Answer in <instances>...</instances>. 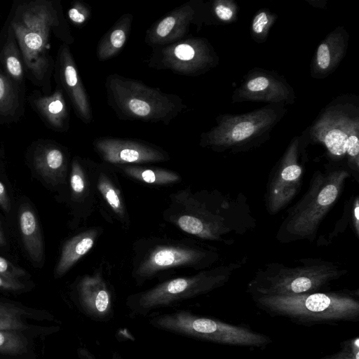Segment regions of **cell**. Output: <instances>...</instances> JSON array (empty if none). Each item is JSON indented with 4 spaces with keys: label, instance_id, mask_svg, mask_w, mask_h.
I'll use <instances>...</instances> for the list:
<instances>
[{
    "label": "cell",
    "instance_id": "cell-15",
    "mask_svg": "<svg viewBox=\"0 0 359 359\" xmlns=\"http://www.w3.org/2000/svg\"><path fill=\"white\" fill-rule=\"evenodd\" d=\"M194 6L190 3L175 8L147 30L145 42L156 48L184 39L194 19Z\"/></svg>",
    "mask_w": 359,
    "mask_h": 359
},
{
    "label": "cell",
    "instance_id": "cell-13",
    "mask_svg": "<svg viewBox=\"0 0 359 359\" xmlns=\"http://www.w3.org/2000/svg\"><path fill=\"white\" fill-rule=\"evenodd\" d=\"M303 175V168L298 163L296 156L288 154L270 175L266 192L269 213H278L294 198L300 189Z\"/></svg>",
    "mask_w": 359,
    "mask_h": 359
},
{
    "label": "cell",
    "instance_id": "cell-21",
    "mask_svg": "<svg viewBox=\"0 0 359 359\" xmlns=\"http://www.w3.org/2000/svg\"><path fill=\"white\" fill-rule=\"evenodd\" d=\"M133 15L125 13L108 29L99 41L96 55L103 62L117 55L127 42L133 25Z\"/></svg>",
    "mask_w": 359,
    "mask_h": 359
},
{
    "label": "cell",
    "instance_id": "cell-5",
    "mask_svg": "<svg viewBox=\"0 0 359 359\" xmlns=\"http://www.w3.org/2000/svg\"><path fill=\"white\" fill-rule=\"evenodd\" d=\"M351 174L343 169L313 174L306 192L288 210L276 236L282 243L312 241Z\"/></svg>",
    "mask_w": 359,
    "mask_h": 359
},
{
    "label": "cell",
    "instance_id": "cell-27",
    "mask_svg": "<svg viewBox=\"0 0 359 359\" xmlns=\"http://www.w3.org/2000/svg\"><path fill=\"white\" fill-rule=\"evenodd\" d=\"M17 95L10 79L0 72V113L10 114L17 107Z\"/></svg>",
    "mask_w": 359,
    "mask_h": 359
},
{
    "label": "cell",
    "instance_id": "cell-2",
    "mask_svg": "<svg viewBox=\"0 0 359 359\" xmlns=\"http://www.w3.org/2000/svg\"><path fill=\"white\" fill-rule=\"evenodd\" d=\"M133 255L131 275L138 285L177 269H210L219 259L217 249L197 240L157 236L136 240Z\"/></svg>",
    "mask_w": 359,
    "mask_h": 359
},
{
    "label": "cell",
    "instance_id": "cell-9",
    "mask_svg": "<svg viewBox=\"0 0 359 359\" xmlns=\"http://www.w3.org/2000/svg\"><path fill=\"white\" fill-rule=\"evenodd\" d=\"M57 11L50 2L37 1L20 6L11 22L24 62L38 79H42L49 66L47 53L49 34L59 25Z\"/></svg>",
    "mask_w": 359,
    "mask_h": 359
},
{
    "label": "cell",
    "instance_id": "cell-16",
    "mask_svg": "<svg viewBox=\"0 0 359 359\" xmlns=\"http://www.w3.org/2000/svg\"><path fill=\"white\" fill-rule=\"evenodd\" d=\"M59 72L62 84L80 119L88 124L92 121L93 113L88 95L67 46L63 45L59 53Z\"/></svg>",
    "mask_w": 359,
    "mask_h": 359
},
{
    "label": "cell",
    "instance_id": "cell-29",
    "mask_svg": "<svg viewBox=\"0 0 359 359\" xmlns=\"http://www.w3.org/2000/svg\"><path fill=\"white\" fill-rule=\"evenodd\" d=\"M347 135L344 132L334 129L329 131L324 139L329 151L335 156H341L346 154V141Z\"/></svg>",
    "mask_w": 359,
    "mask_h": 359
},
{
    "label": "cell",
    "instance_id": "cell-33",
    "mask_svg": "<svg viewBox=\"0 0 359 359\" xmlns=\"http://www.w3.org/2000/svg\"><path fill=\"white\" fill-rule=\"evenodd\" d=\"M255 126L252 122L244 121L236 125L231 133V138L233 142L243 140L252 135Z\"/></svg>",
    "mask_w": 359,
    "mask_h": 359
},
{
    "label": "cell",
    "instance_id": "cell-19",
    "mask_svg": "<svg viewBox=\"0 0 359 359\" xmlns=\"http://www.w3.org/2000/svg\"><path fill=\"white\" fill-rule=\"evenodd\" d=\"M144 165H112L117 172L139 183L163 187L179 183L182 177L173 170Z\"/></svg>",
    "mask_w": 359,
    "mask_h": 359
},
{
    "label": "cell",
    "instance_id": "cell-31",
    "mask_svg": "<svg viewBox=\"0 0 359 359\" xmlns=\"http://www.w3.org/2000/svg\"><path fill=\"white\" fill-rule=\"evenodd\" d=\"M26 272L24 269L16 266L8 260L0 257V275L5 277L19 280Z\"/></svg>",
    "mask_w": 359,
    "mask_h": 359
},
{
    "label": "cell",
    "instance_id": "cell-17",
    "mask_svg": "<svg viewBox=\"0 0 359 359\" xmlns=\"http://www.w3.org/2000/svg\"><path fill=\"white\" fill-rule=\"evenodd\" d=\"M102 269L100 268L93 273L83 276L77 284L81 306L87 312L95 316L107 314L111 304L109 285Z\"/></svg>",
    "mask_w": 359,
    "mask_h": 359
},
{
    "label": "cell",
    "instance_id": "cell-7",
    "mask_svg": "<svg viewBox=\"0 0 359 359\" xmlns=\"http://www.w3.org/2000/svg\"><path fill=\"white\" fill-rule=\"evenodd\" d=\"M242 265L243 262H232L201 270L194 275L167 279L130 296L128 304L133 311L144 313L207 294L224 285Z\"/></svg>",
    "mask_w": 359,
    "mask_h": 359
},
{
    "label": "cell",
    "instance_id": "cell-41",
    "mask_svg": "<svg viewBox=\"0 0 359 359\" xmlns=\"http://www.w3.org/2000/svg\"><path fill=\"white\" fill-rule=\"evenodd\" d=\"M81 359H95L87 350L81 348L79 351Z\"/></svg>",
    "mask_w": 359,
    "mask_h": 359
},
{
    "label": "cell",
    "instance_id": "cell-42",
    "mask_svg": "<svg viewBox=\"0 0 359 359\" xmlns=\"http://www.w3.org/2000/svg\"><path fill=\"white\" fill-rule=\"evenodd\" d=\"M6 245V240L0 227V247Z\"/></svg>",
    "mask_w": 359,
    "mask_h": 359
},
{
    "label": "cell",
    "instance_id": "cell-11",
    "mask_svg": "<svg viewBox=\"0 0 359 359\" xmlns=\"http://www.w3.org/2000/svg\"><path fill=\"white\" fill-rule=\"evenodd\" d=\"M94 177L100 214L108 223L128 229L130 215L114 167L104 162H95Z\"/></svg>",
    "mask_w": 359,
    "mask_h": 359
},
{
    "label": "cell",
    "instance_id": "cell-26",
    "mask_svg": "<svg viewBox=\"0 0 359 359\" xmlns=\"http://www.w3.org/2000/svg\"><path fill=\"white\" fill-rule=\"evenodd\" d=\"M27 351V341L18 331L0 330L1 353L16 355Z\"/></svg>",
    "mask_w": 359,
    "mask_h": 359
},
{
    "label": "cell",
    "instance_id": "cell-12",
    "mask_svg": "<svg viewBox=\"0 0 359 359\" xmlns=\"http://www.w3.org/2000/svg\"><path fill=\"white\" fill-rule=\"evenodd\" d=\"M207 60L202 43L195 39H182L154 48L149 67L168 69L181 75H194Z\"/></svg>",
    "mask_w": 359,
    "mask_h": 359
},
{
    "label": "cell",
    "instance_id": "cell-3",
    "mask_svg": "<svg viewBox=\"0 0 359 359\" xmlns=\"http://www.w3.org/2000/svg\"><path fill=\"white\" fill-rule=\"evenodd\" d=\"M251 297L256 306L269 316L285 318L299 325H332L359 320L358 290Z\"/></svg>",
    "mask_w": 359,
    "mask_h": 359
},
{
    "label": "cell",
    "instance_id": "cell-35",
    "mask_svg": "<svg viewBox=\"0 0 359 359\" xmlns=\"http://www.w3.org/2000/svg\"><path fill=\"white\" fill-rule=\"evenodd\" d=\"M317 61L319 67L322 69L328 67L330 62V50L326 44H321L317 52Z\"/></svg>",
    "mask_w": 359,
    "mask_h": 359
},
{
    "label": "cell",
    "instance_id": "cell-36",
    "mask_svg": "<svg viewBox=\"0 0 359 359\" xmlns=\"http://www.w3.org/2000/svg\"><path fill=\"white\" fill-rule=\"evenodd\" d=\"M24 287L19 280L11 279L0 275V290L16 291Z\"/></svg>",
    "mask_w": 359,
    "mask_h": 359
},
{
    "label": "cell",
    "instance_id": "cell-24",
    "mask_svg": "<svg viewBox=\"0 0 359 359\" xmlns=\"http://www.w3.org/2000/svg\"><path fill=\"white\" fill-rule=\"evenodd\" d=\"M2 60L6 72L15 81L23 79V67L13 37V32L9 33V37L2 51Z\"/></svg>",
    "mask_w": 359,
    "mask_h": 359
},
{
    "label": "cell",
    "instance_id": "cell-4",
    "mask_svg": "<svg viewBox=\"0 0 359 359\" xmlns=\"http://www.w3.org/2000/svg\"><path fill=\"white\" fill-rule=\"evenodd\" d=\"M287 266L273 262L257 270L247 285L251 297L292 296L328 291L330 284L347 271L332 262L314 258L301 259Z\"/></svg>",
    "mask_w": 359,
    "mask_h": 359
},
{
    "label": "cell",
    "instance_id": "cell-32",
    "mask_svg": "<svg viewBox=\"0 0 359 359\" xmlns=\"http://www.w3.org/2000/svg\"><path fill=\"white\" fill-rule=\"evenodd\" d=\"M358 152L359 142L358 137L353 135L347 137L346 141V153L352 160L351 164V169L355 172L358 171Z\"/></svg>",
    "mask_w": 359,
    "mask_h": 359
},
{
    "label": "cell",
    "instance_id": "cell-23",
    "mask_svg": "<svg viewBox=\"0 0 359 359\" xmlns=\"http://www.w3.org/2000/svg\"><path fill=\"white\" fill-rule=\"evenodd\" d=\"M35 104L52 126L59 130L65 128L68 111L60 90H56L51 95L38 98L35 101Z\"/></svg>",
    "mask_w": 359,
    "mask_h": 359
},
{
    "label": "cell",
    "instance_id": "cell-30",
    "mask_svg": "<svg viewBox=\"0 0 359 359\" xmlns=\"http://www.w3.org/2000/svg\"><path fill=\"white\" fill-rule=\"evenodd\" d=\"M68 17L76 25H83L86 23L90 17V7L81 1H75L68 11Z\"/></svg>",
    "mask_w": 359,
    "mask_h": 359
},
{
    "label": "cell",
    "instance_id": "cell-8",
    "mask_svg": "<svg viewBox=\"0 0 359 359\" xmlns=\"http://www.w3.org/2000/svg\"><path fill=\"white\" fill-rule=\"evenodd\" d=\"M150 323L162 330L223 345L264 349L272 343L269 336L248 326L226 323L187 311L159 316Z\"/></svg>",
    "mask_w": 359,
    "mask_h": 359
},
{
    "label": "cell",
    "instance_id": "cell-28",
    "mask_svg": "<svg viewBox=\"0 0 359 359\" xmlns=\"http://www.w3.org/2000/svg\"><path fill=\"white\" fill-rule=\"evenodd\" d=\"M316 359H359L358 336L341 341L337 352Z\"/></svg>",
    "mask_w": 359,
    "mask_h": 359
},
{
    "label": "cell",
    "instance_id": "cell-6",
    "mask_svg": "<svg viewBox=\"0 0 359 359\" xmlns=\"http://www.w3.org/2000/svg\"><path fill=\"white\" fill-rule=\"evenodd\" d=\"M108 104L121 119L168 125L185 109L177 95L111 74L105 81Z\"/></svg>",
    "mask_w": 359,
    "mask_h": 359
},
{
    "label": "cell",
    "instance_id": "cell-40",
    "mask_svg": "<svg viewBox=\"0 0 359 359\" xmlns=\"http://www.w3.org/2000/svg\"><path fill=\"white\" fill-rule=\"evenodd\" d=\"M215 11L217 15L223 20H228L232 16L231 10L223 5L217 6Z\"/></svg>",
    "mask_w": 359,
    "mask_h": 359
},
{
    "label": "cell",
    "instance_id": "cell-22",
    "mask_svg": "<svg viewBox=\"0 0 359 359\" xmlns=\"http://www.w3.org/2000/svg\"><path fill=\"white\" fill-rule=\"evenodd\" d=\"M19 224L22 239L29 257L34 262H41L43 255L42 236L36 215L29 207L21 208Z\"/></svg>",
    "mask_w": 359,
    "mask_h": 359
},
{
    "label": "cell",
    "instance_id": "cell-34",
    "mask_svg": "<svg viewBox=\"0 0 359 359\" xmlns=\"http://www.w3.org/2000/svg\"><path fill=\"white\" fill-rule=\"evenodd\" d=\"M351 224L357 237L359 236V199L355 196L351 205Z\"/></svg>",
    "mask_w": 359,
    "mask_h": 359
},
{
    "label": "cell",
    "instance_id": "cell-14",
    "mask_svg": "<svg viewBox=\"0 0 359 359\" xmlns=\"http://www.w3.org/2000/svg\"><path fill=\"white\" fill-rule=\"evenodd\" d=\"M94 163L91 159L75 157L69 173L70 201L77 222L86 221L97 209Z\"/></svg>",
    "mask_w": 359,
    "mask_h": 359
},
{
    "label": "cell",
    "instance_id": "cell-1",
    "mask_svg": "<svg viewBox=\"0 0 359 359\" xmlns=\"http://www.w3.org/2000/svg\"><path fill=\"white\" fill-rule=\"evenodd\" d=\"M163 219L197 238L231 244L230 235H241L255 222L245 202L214 190L186 187L169 196Z\"/></svg>",
    "mask_w": 359,
    "mask_h": 359
},
{
    "label": "cell",
    "instance_id": "cell-38",
    "mask_svg": "<svg viewBox=\"0 0 359 359\" xmlns=\"http://www.w3.org/2000/svg\"><path fill=\"white\" fill-rule=\"evenodd\" d=\"M268 22L266 15L264 12L258 14L252 24L253 31L256 33H261Z\"/></svg>",
    "mask_w": 359,
    "mask_h": 359
},
{
    "label": "cell",
    "instance_id": "cell-25",
    "mask_svg": "<svg viewBox=\"0 0 359 359\" xmlns=\"http://www.w3.org/2000/svg\"><path fill=\"white\" fill-rule=\"evenodd\" d=\"M25 312L18 307L0 302V330L20 331L29 328Z\"/></svg>",
    "mask_w": 359,
    "mask_h": 359
},
{
    "label": "cell",
    "instance_id": "cell-37",
    "mask_svg": "<svg viewBox=\"0 0 359 359\" xmlns=\"http://www.w3.org/2000/svg\"><path fill=\"white\" fill-rule=\"evenodd\" d=\"M269 80L265 77H257L248 83V88L251 91H260L266 89L269 86Z\"/></svg>",
    "mask_w": 359,
    "mask_h": 359
},
{
    "label": "cell",
    "instance_id": "cell-39",
    "mask_svg": "<svg viewBox=\"0 0 359 359\" xmlns=\"http://www.w3.org/2000/svg\"><path fill=\"white\" fill-rule=\"evenodd\" d=\"M0 207L6 212L11 209L10 199L5 186L0 182Z\"/></svg>",
    "mask_w": 359,
    "mask_h": 359
},
{
    "label": "cell",
    "instance_id": "cell-20",
    "mask_svg": "<svg viewBox=\"0 0 359 359\" xmlns=\"http://www.w3.org/2000/svg\"><path fill=\"white\" fill-rule=\"evenodd\" d=\"M34 166L37 172L53 185L66 184L67 161L59 147L50 145L37 150Z\"/></svg>",
    "mask_w": 359,
    "mask_h": 359
},
{
    "label": "cell",
    "instance_id": "cell-18",
    "mask_svg": "<svg viewBox=\"0 0 359 359\" xmlns=\"http://www.w3.org/2000/svg\"><path fill=\"white\" fill-rule=\"evenodd\" d=\"M103 233L101 226H91L76 233L64 243L55 269V277L65 275L94 246Z\"/></svg>",
    "mask_w": 359,
    "mask_h": 359
},
{
    "label": "cell",
    "instance_id": "cell-10",
    "mask_svg": "<svg viewBox=\"0 0 359 359\" xmlns=\"http://www.w3.org/2000/svg\"><path fill=\"white\" fill-rule=\"evenodd\" d=\"M93 146L102 162L110 165H144L170 159L162 148L140 140L101 137L94 140Z\"/></svg>",
    "mask_w": 359,
    "mask_h": 359
}]
</instances>
